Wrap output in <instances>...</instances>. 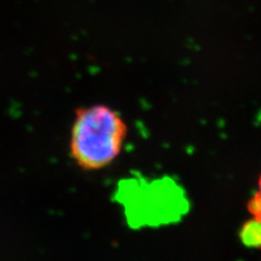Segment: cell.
Instances as JSON below:
<instances>
[{"label":"cell","instance_id":"cell-1","mask_svg":"<svg viewBox=\"0 0 261 261\" xmlns=\"http://www.w3.org/2000/svg\"><path fill=\"white\" fill-rule=\"evenodd\" d=\"M127 130L124 119L109 106L77 108L71 127V157L84 171L108 167L122 152Z\"/></svg>","mask_w":261,"mask_h":261},{"label":"cell","instance_id":"cell-2","mask_svg":"<svg viewBox=\"0 0 261 261\" xmlns=\"http://www.w3.org/2000/svg\"><path fill=\"white\" fill-rule=\"evenodd\" d=\"M248 211L252 219L243 226L241 239L247 246L261 247V177L259 189L248 203Z\"/></svg>","mask_w":261,"mask_h":261}]
</instances>
